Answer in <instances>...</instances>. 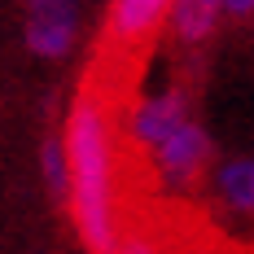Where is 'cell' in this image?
<instances>
[{
    "mask_svg": "<svg viewBox=\"0 0 254 254\" xmlns=\"http://www.w3.org/2000/svg\"><path fill=\"white\" fill-rule=\"evenodd\" d=\"M167 0H114L105 9V40L119 49H140L167 31Z\"/></svg>",
    "mask_w": 254,
    "mask_h": 254,
    "instance_id": "8992f818",
    "label": "cell"
},
{
    "mask_svg": "<svg viewBox=\"0 0 254 254\" xmlns=\"http://www.w3.org/2000/svg\"><path fill=\"white\" fill-rule=\"evenodd\" d=\"M66 153H70V224L88 254H119L123 219H119V136L105 97L83 83L66 110Z\"/></svg>",
    "mask_w": 254,
    "mask_h": 254,
    "instance_id": "6da1fadb",
    "label": "cell"
},
{
    "mask_svg": "<svg viewBox=\"0 0 254 254\" xmlns=\"http://www.w3.org/2000/svg\"><path fill=\"white\" fill-rule=\"evenodd\" d=\"M224 18H228V22H250L254 18V0H224Z\"/></svg>",
    "mask_w": 254,
    "mask_h": 254,
    "instance_id": "30bf717a",
    "label": "cell"
},
{
    "mask_svg": "<svg viewBox=\"0 0 254 254\" xmlns=\"http://www.w3.org/2000/svg\"><path fill=\"white\" fill-rule=\"evenodd\" d=\"M18 40L35 62H66L83 40V9L75 0H26Z\"/></svg>",
    "mask_w": 254,
    "mask_h": 254,
    "instance_id": "277c9868",
    "label": "cell"
},
{
    "mask_svg": "<svg viewBox=\"0 0 254 254\" xmlns=\"http://www.w3.org/2000/svg\"><path fill=\"white\" fill-rule=\"evenodd\" d=\"M219 158L224 153H219L215 131L206 127V119H193L189 127H180L162 149L149 153V171H153V180H158L162 193L184 197V193H193L197 184L210 180V171H215Z\"/></svg>",
    "mask_w": 254,
    "mask_h": 254,
    "instance_id": "7a4b0ae2",
    "label": "cell"
},
{
    "mask_svg": "<svg viewBox=\"0 0 254 254\" xmlns=\"http://www.w3.org/2000/svg\"><path fill=\"white\" fill-rule=\"evenodd\" d=\"M119 254H171V250H162V246H158L153 237H145V232H127Z\"/></svg>",
    "mask_w": 254,
    "mask_h": 254,
    "instance_id": "9c48e42d",
    "label": "cell"
},
{
    "mask_svg": "<svg viewBox=\"0 0 254 254\" xmlns=\"http://www.w3.org/2000/svg\"><path fill=\"white\" fill-rule=\"evenodd\" d=\"M206 197L228 224H254V149L224 153L206 180Z\"/></svg>",
    "mask_w": 254,
    "mask_h": 254,
    "instance_id": "5b68a950",
    "label": "cell"
},
{
    "mask_svg": "<svg viewBox=\"0 0 254 254\" xmlns=\"http://www.w3.org/2000/svg\"><path fill=\"white\" fill-rule=\"evenodd\" d=\"M193 119H197L193 88H189V83H167V88H158V92H149V97H140V101L127 105L119 127H123L127 140L149 158L153 149H162L180 127H189Z\"/></svg>",
    "mask_w": 254,
    "mask_h": 254,
    "instance_id": "3957f363",
    "label": "cell"
},
{
    "mask_svg": "<svg viewBox=\"0 0 254 254\" xmlns=\"http://www.w3.org/2000/svg\"><path fill=\"white\" fill-rule=\"evenodd\" d=\"M40 180H44V193L57 210L70 206V153H66V136L62 131H44L40 136Z\"/></svg>",
    "mask_w": 254,
    "mask_h": 254,
    "instance_id": "ba28073f",
    "label": "cell"
},
{
    "mask_svg": "<svg viewBox=\"0 0 254 254\" xmlns=\"http://www.w3.org/2000/svg\"><path fill=\"white\" fill-rule=\"evenodd\" d=\"M224 18V4L219 0H171V13H167V35L180 53H202L206 44H215Z\"/></svg>",
    "mask_w": 254,
    "mask_h": 254,
    "instance_id": "52a82bcc",
    "label": "cell"
}]
</instances>
